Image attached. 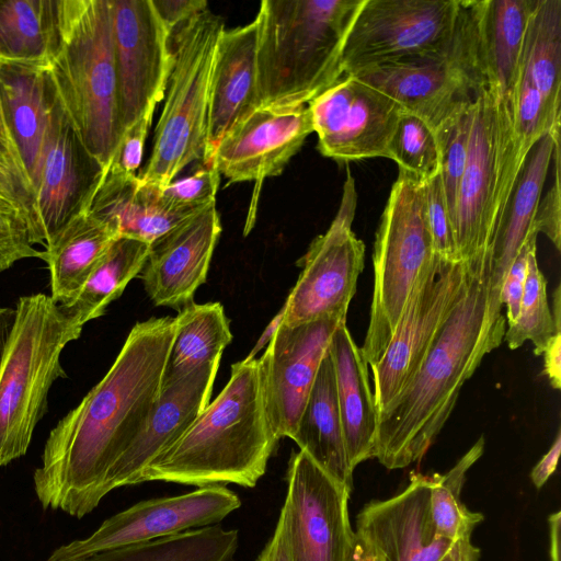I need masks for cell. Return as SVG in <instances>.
<instances>
[{
    "label": "cell",
    "mask_w": 561,
    "mask_h": 561,
    "mask_svg": "<svg viewBox=\"0 0 561 561\" xmlns=\"http://www.w3.org/2000/svg\"><path fill=\"white\" fill-rule=\"evenodd\" d=\"M365 0H264L257 22L260 105L308 104L342 75V53Z\"/></svg>",
    "instance_id": "4"
},
{
    "label": "cell",
    "mask_w": 561,
    "mask_h": 561,
    "mask_svg": "<svg viewBox=\"0 0 561 561\" xmlns=\"http://www.w3.org/2000/svg\"><path fill=\"white\" fill-rule=\"evenodd\" d=\"M350 75L387 94L434 129L481 87L466 0L460 3L455 35L443 49Z\"/></svg>",
    "instance_id": "10"
},
{
    "label": "cell",
    "mask_w": 561,
    "mask_h": 561,
    "mask_svg": "<svg viewBox=\"0 0 561 561\" xmlns=\"http://www.w3.org/2000/svg\"><path fill=\"white\" fill-rule=\"evenodd\" d=\"M461 0H365L346 37L343 73L426 56L454 37Z\"/></svg>",
    "instance_id": "11"
},
{
    "label": "cell",
    "mask_w": 561,
    "mask_h": 561,
    "mask_svg": "<svg viewBox=\"0 0 561 561\" xmlns=\"http://www.w3.org/2000/svg\"><path fill=\"white\" fill-rule=\"evenodd\" d=\"M561 451V434L558 431L554 442L530 472V479L537 489L542 488L554 472Z\"/></svg>",
    "instance_id": "49"
},
{
    "label": "cell",
    "mask_w": 561,
    "mask_h": 561,
    "mask_svg": "<svg viewBox=\"0 0 561 561\" xmlns=\"http://www.w3.org/2000/svg\"><path fill=\"white\" fill-rule=\"evenodd\" d=\"M175 329V317L136 323L105 376L50 431L33 476L44 510L80 519L100 504L108 472L157 405Z\"/></svg>",
    "instance_id": "1"
},
{
    "label": "cell",
    "mask_w": 561,
    "mask_h": 561,
    "mask_svg": "<svg viewBox=\"0 0 561 561\" xmlns=\"http://www.w3.org/2000/svg\"><path fill=\"white\" fill-rule=\"evenodd\" d=\"M218 367H203L161 387L144 431L108 472L102 499L114 489L141 483L144 470L175 443L208 405Z\"/></svg>",
    "instance_id": "23"
},
{
    "label": "cell",
    "mask_w": 561,
    "mask_h": 561,
    "mask_svg": "<svg viewBox=\"0 0 561 561\" xmlns=\"http://www.w3.org/2000/svg\"><path fill=\"white\" fill-rule=\"evenodd\" d=\"M257 22L226 30L218 37L209 87L206 154L214 151L227 131L261 106L257 90Z\"/></svg>",
    "instance_id": "24"
},
{
    "label": "cell",
    "mask_w": 561,
    "mask_h": 561,
    "mask_svg": "<svg viewBox=\"0 0 561 561\" xmlns=\"http://www.w3.org/2000/svg\"><path fill=\"white\" fill-rule=\"evenodd\" d=\"M553 183L541 195L535 217V228L545 233L557 250L561 245V191H560V139L554 144L553 153Z\"/></svg>",
    "instance_id": "44"
},
{
    "label": "cell",
    "mask_w": 561,
    "mask_h": 561,
    "mask_svg": "<svg viewBox=\"0 0 561 561\" xmlns=\"http://www.w3.org/2000/svg\"><path fill=\"white\" fill-rule=\"evenodd\" d=\"M558 139L560 130L548 133L533 147L496 231L491 251L490 282V304L496 310H502L501 288L514 257L528 236L537 231L535 217Z\"/></svg>",
    "instance_id": "29"
},
{
    "label": "cell",
    "mask_w": 561,
    "mask_h": 561,
    "mask_svg": "<svg viewBox=\"0 0 561 561\" xmlns=\"http://www.w3.org/2000/svg\"><path fill=\"white\" fill-rule=\"evenodd\" d=\"M238 542V530L208 525L103 551L84 561H232Z\"/></svg>",
    "instance_id": "35"
},
{
    "label": "cell",
    "mask_w": 561,
    "mask_h": 561,
    "mask_svg": "<svg viewBox=\"0 0 561 561\" xmlns=\"http://www.w3.org/2000/svg\"><path fill=\"white\" fill-rule=\"evenodd\" d=\"M355 526L354 531L382 561H439L454 543L438 535L431 510L430 476L417 472L399 494L364 505Z\"/></svg>",
    "instance_id": "22"
},
{
    "label": "cell",
    "mask_w": 561,
    "mask_h": 561,
    "mask_svg": "<svg viewBox=\"0 0 561 561\" xmlns=\"http://www.w3.org/2000/svg\"><path fill=\"white\" fill-rule=\"evenodd\" d=\"M240 505L225 485L141 501L105 519L89 537L61 545L47 561H84L103 551L215 525Z\"/></svg>",
    "instance_id": "16"
},
{
    "label": "cell",
    "mask_w": 561,
    "mask_h": 561,
    "mask_svg": "<svg viewBox=\"0 0 561 561\" xmlns=\"http://www.w3.org/2000/svg\"><path fill=\"white\" fill-rule=\"evenodd\" d=\"M329 352L334 366L345 449L348 462L355 469L375 454L378 411L369 385L368 364L346 322L334 331Z\"/></svg>",
    "instance_id": "28"
},
{
    "label": "cell",
    "mask_w": 561,
    "mask_h": 561,
    "mask_svg": "<svg viewBox=\"0 0 561 561\" xmlns=\"http://www.w3.org/2000/svg\"><path fill=\"white\" fill-rule=\"evenodd\" d=\"M286 478L287 495L278 519L289 561H348L355 536L348 514L352 489L304 450L291 454Z\"/></svg>",
    "instance_id": "14"
},
{
    "label": "cell",
    "mask_w": 561,
    "mask_h": 561,
    "mask_svg": "<svg viewBox=\"0 0 561 561\" xmlns=\"http://www.w3.org/2000/svg\"><path fill=\"white\" fill-rule=\"evenodd\" d=\"M311 133L308 104L262 105L227 131L211 162L229 183H262L283 172Z\"/></svg>",
    "instance_id": "20"
},
{
    "label": "cell",
    "mask_w": 561,
    "mask_h": 561,
    "mask_svg": "<svg viewBox=\"0 0 561 561\" xmlns=\"http://www.w3.org/2000/svg\"><path fill=\"white\" fill-rule=\"evenodd\" d=\"M480 556V549L471 543L470 537H460L439 561H478Z\"/></svg>",
    "instance_id": "52"
},
{
    "label": "cell",
    "mask_w": 561,
    "mask_h": 561,
    "mask_svg": "<svg viewBox=\"0 0 561 561\" xmlns=\"http://www.w3.org/2000/svg\"><path fill=\"white\" fill-rule=\"evenodd\" d=\"M473 119V98L460 103L434 128L439 149V175L453 219L457 194L468 159Z\"/></svg>",
    "instance_id": "39"
},
{
    "label": "cell",
    "mask_w": 561,
    "mask_h": 561,
    "mask_svg": "<svg viewBox=\"0 0 561 561\" xmlns=\"http://www.w3.org/2000/svg\"><path fill=\"white\" fill-rule=\"evenodd\" d=\"M176 329L161 387L170 386L203 367H219L232 341L230 321L220 302H192L179 311Z\"/></svg>",
    "instance_id": "32"
},
{
    "label": "cell",
    "mask_w": 561,
    "mask_h": 561,
    "mask_svg": "<svg viewBox=\"0 0 561 561\" xmlns=\"http://www.w3.org/2000/svg\"><path fill=\"white\" fill-rule=\"evenodd\" d=\"M111 5L123 136L164 98L173 55L170 33L151 0H111Z\"/></svg>",
    "instance_id": "15"
},
{
    "label": "cell",
    "mask_w": 561,
    "mask_h": 561,
    "mask_svg": "<svg viewBox=\"0 0 561 561\" xmlns=\"http://www.w3.org/2000/svg\"><path fill=\"white\" fill-rule=\"evenodd\" d=\"M256 561H289L284 527L279 519L273 536L259 554Z\"/></svg>",
    "instance_id": "51"
},
{
    "label": "cell",
    "mask_w": 561,
    "mask_h": 561,
    "mask_svg": "<svg viewBox=\"0 0 561 561\" xmlns=\"http://www.w3.org/2000/svg\"><path fill=\"white\" fill-rule=\"evenodd\" d=\"M348 561H382V559L369 542L355 533Z\"/></svg>",
    "instance_id": "53"
},
{
    "label": "cell",
    "mask_w": 561,
    "mask_h": 561,
    "mask_svg": "<svg viewBox=\"0 0 561 561\" xmlns=\"http://www.w3.org/2000/svg\"><path fill=\"white\" fill-rule=\"evenodd\" d=\"M0 156L12 157L22 163L20 156L18 153V150L12 141V138H11L8 127L5 125L1 107H0Z\"/></svg>",
    "instance_id": "57"
},
{
    "label": "cell",
    "mask_w": 561,
    "mask_h": 561,
    "mask_svg": "<svg viewBox=\"0 0 561 561\" xmlns=\"http://www.w3.org/2000/svg\"><path fill=\"white\" fill-rule=\"evenodd\" d=\"M58 0H0V58L47 62L57 41Z\"/></svg>",
    "instance_id": "36"
},
{
    "label": "cell",
    "mask_w": 561,
    "mask_h": 561,
    "mask_svg": "<svg viewBox=\"0 0 561 561\" xmlns=\"http://www.w3.org/2000/svg\"><path fill=\"white\" fill-rule=\"evenodd\" d=\"M356 204L355 181L347 170L333 221L297 262L301 273L284 304L282 323L294 325L325 316L346 319L365 256V245L352 230Z\"/></svg>",
    "instance_id": "12"
},
{
    "label": "cell",
    "mask_w": 561,
    "mask_h": 561,
    "mask_svg": "<svg viewBox=\"0 0 561 561\" xmlns=\"http://www.w3.org/2000/svg\"><path fill=\"white\" fill-rule=\"evenodd\" d=\"M483 450L484 437L481 436L446 473L430 476L433 520L438 535L451 541L471 537L474 527L484 518L481 513L468 510L460 497L466 474Z\"/></svg>",
    "instance_id": "38"
},
{
    "label": "cell",
    "mask_w": 561,
    "mask_h": 561,
    "mask_svg": "<svg viewBox=\"0 0 561 561\" xmlns=\"http://www.w3.org/2000/svg\"><path fill=\"white\" fill-rule=\"evenodd\" d=\"M48 61L56 94L87 149L106 168L122 138L111 0H58Z\"/></svg>",
    "instance_id": "5"
},
{
    "label": "cell",
    "mask_w": 561,
    "mask_h": 561,
    "mask_svg": "<svg viewBox=\"0 0 561 561\" xmlns=\"http://www.w3.org/2000/svg\"><path fill=\"white\" fill-rule=\"evenodd\" d=\"M278 440L264 407L259 358H244L231 365L215 400L144 470L141 482L252 488Z\"/></svg>",
    "instance_id": "3"
},
{
    "label": "cell",
    "mask_w": 561,
    "mask_h": 561,
    "mask_svg": "<svg viewBox=\"0 0 561 561\" xmlns=\"http://www.w3.org/2000/svg\"><path fill=\"white\" fill-rule=\"evenodd\" d=\"M346 319L282 323L259 358L264 407L278 439L291 438L332 335Z\"/></svg>",
    "instance_id": "18"
},
{
    "label": "cell",
    "mask_w": 561,
    "mask_h": 561,
    "mask_svg": "<svg viewBox=\"0 0 561 561\" xmlns=\"http://www.w3.org/2000/svg\"><path fill=\"white\" fill-rule=\"evenodd\" d=\"M291 439L325 472L353 490L337 405L335 373L328 350Z\"/></svg>",
    "instance_id": "30"
},
{
    "label": "cell",
    "mask_w": 561,
    "mask_h": 561,
    "mask_svg": "<svg viewBox=\"0 0 561 561\" xmlns=\"http://www.w3.org/2000/svg\"><path fill=\"white\" fill-rule=\"evenodd\" d=\"M170 35L207 10L204 0H151Z\"/></svg>",
    "instance_id": "48"
},
{
    "label": "cell",
    "mask_w": 561,
    "mask_h": 561,
    "mask_svg": "<svg viewBox=\"0 0 561 561\" xmlns=\"http://www.w3.org/2000/svg\"><path fill=\"white\" fill-rule=\"evenodd\" d=\"M518 80L533 85L542 95L552 118L560 121L561 0H534Z\"/></svg>",
    "instance_id": "33"
},
{
    "label": "cell",
    "mask_w": 561,
    "mask_h": 561,
    "mask_svg": "<svg viewBox=\"0 0 561 561\" xmlns=\"http://www.w3.org/2000/svg\"><path fill=\"white\" fill-rule=\"evenodd\" d=\"M550 561H560V511L549 516Z\"/></svg>",
    "instance_id": "56"
},
{
    "label": "cell",
    "mask_w": 561,
    "mask_h": 561,
    "mask_svg": "<svg viewBox=\"0 0 561 561\" xmlns=\"http://www.w3.org/2000/svg\"><path fill=\"white\" fill-rule=\"evenodd\" d=\"M434 256L423 182L399 170L376 232L374 288L363 356L371 365L387 348L421 273Z\"/></svg>",
    "instance_id": "9"
},
{
    "label": "cell",
    "mask_w": 561,
    "mask_h": 561,
    "mask_svg": "<svg viewBox=\"0 0 561 561\" xmlns=\"http://www.w3.org/2000/svg\"><path fill=\"white\" fill-rule=\"evenodd\" d=\"M117 238L114 229L89 211L77 215L58 231L42 259L48 265L53 300L69 302Z\"/></svg>",
    "instance_id": "31"
},
{
    "label": "cell",
    "mask_w": 561,
    "mask_h": 561,
    "mask_svg": "<svg viewBox=\"0 0 561 561\" xmlns=\"http://www.w3.org/2000/svg\"><path fill=\"white\" fill-rule=\"evenodd\" d=\"M523 167L515 148L511 99L495 89L480 87L473 94L468 159L454 215L461 261L492 251Z\"/></svg>",
    "instance_id": "8"
},
{
    "label": "cell",
    "mask_w": 561,
    "mask_h": 561,
    "mask_svg": "<svg viewBox=\"0 0 561 561\" xmlns=\"http://www.w3.org/2000/svg\"><path fill=\"white\" fill-rule=\"evenodd\" d=\"M320 153L337 162L388 158L402 107L387 94L343 73L308 103Z\"/></svg>",
    "instance_id": "17"
},
{
    "label": "cell",
    "mask_w": 561,
    "mask_h": 561,
    "mask_svg": "<svg viewBox=\"0 0 561 561\" xmlns=\"http://www.w3.org/2000/svg\"><path fill=\"white\" fill-rule=\"evenodd\" d=\"M220 233L215 203L149 244L138 277L154 306L180 311L194 302L195 291L207 279Z\"/></svg>",
    "instance_id": "21"
},
{
    "label": "cell",
    "mask_w": 561,
    "mask_h": 561,
    "mask_svg": "<svg viewBox=\"0 0 561 561\" xmlns=\"http://www.w3.org/2000/svg\"><path fill=\"white\" fill-rule=\"evenodd\" d=\"M554 307L550 311L547 298V280L537 261V247L528 254L527 275L517 319L508 324L504 339L511 350L530 341L535 355H542L549 340L560 331V287L554 291Z\"/></svg>",
    "instance_id": "37"
},
{
    "label": "cell",
    "mask_w": 561,
    "mask_h": 561,
    "mask_svg": "<svg viewBox=\"0 0 561 561\" xmlns=\"http://www.w3.org/2000/svg\"><path fill=\"white\" fill-rule=\"evenodd\" d=\"M467 262L436 254L415 283L393 335L370 365L378 413L408 385L456 305Z\"/></svg>",
    "instance_id": "13"
},
{
    "label": "cell",
    "mask_w": 561,
    "mask_h": 561,
    "mask_svg": "<svg viewBox=\"0 0 561 561\" xmlns=\"http://www.w3.org/2000/svg\"><path fill=\"white\" fill-rule=\"evenodd\" d=\"M15 320V309L0 306V363Z\"/></svg>",
    "instance_id": "55"
},
{
    "label": "cell",
    "mask_w": 561,
    "mask_h": 561,
    "mask_svg": "<svg viewBox=\"0 0 561 561\" xmlns=\"http://www.w3.org/2000/svg\"><path fill=\"white\" fill-rule=\"evenodd\" d=\"M159 190L140 183L137 175H123L106 168L87 211L107 224L119 237L150 244L201 211L169 206Z\"/></svg>",
    "instance_id": "27"
},
{
    "label": "cell",
    "mask_w": 561,
    "mask_h": 561,
    "mask_svg": "<svg viewBox=\"0 0 561 561\" xmlns=\"http://www.w3.org/2000/svg\"><path fill=\"white\" fill-rule=\"evenodd\" d=\"M466 262L460 296L417 371L378 413L374 458L387 469L424 457L463 383L503 341L506 319L490 305L491 252Z\"/></svg>",
    "instance_id": "2"
},
{
    "label": "cell",
    "mask_w": 561,
    "mask_h": 561,
    "mask_svg": "<svg viewBox=\"0 0 561 561\" xmlns=\"http://www.w3.org/2000/svg\"><path fill=\"white\" fill-rule=\"evenodd\" d=\"M534 0H471L469 12L481 87L512 101L518 80L523 42Z\"/></svg>",
    "instance_id": "26"
},
{
    "label": "cell",
    "mask_w": 561,
    "mask_h": 561,
    "mask_svg": "<svg viewBox=\"0 0 561 561\" xmlns=\"http://www.w3.org/2000/svg\"><path fill=\"white\" fill-rule=\"evenodd\" d=\"M148 251L149 243L117 238L77 295L69 302L59 305L61 310L81 327L103 316L107 306L139 275Z\"/></svg>",
    "instance_id": "34"
},
{
    "label": "cell",
    "mask_w": 561,
    "mask_h": 561,
    "mask_svg": "<svg viewBox=\"0 0 561 561\" xmlns=\"http://www.w3.org/2000/svg\"><path fill=\"white\" fill-rule=\"evenodd\" d=\"M0 214L21 220L32 243L43 245L34 187L23 164L9 156H0Z\"/></svg>",
    "instance_id": "41"
},
{
    "label": "cell",
    "mask_w": 561,
    "mask_h": 561,
    "mask_svg": "<svg viewBox=\"0 0 561 561\" xmlns=\"http://www.w3.org/2000/svg\"><path fill=\"white\" fill-rule=\"evenodd\" d=\"M43 259L32 243L26 226L19 219L0 214V273L23 259Z\"/></svg>",
    "instance_id": "45"
},
{
    "label": "cell",
    "mask_w": 561,
    "mask_h": 561,
    "mask_svg": "<svg viewBox=\"0 0 561 561\" xmlns=\"http://www.w3.org/2000/svg\"><path fill=\"white\" fill-rule=\"evenodd\" d=\"M220 174L211 163L202 164L192 175L171 182L159 190L161 198L171 207L202 210L216 203Z\"/></svg>",
    "instance_id": "42"
},
{
    "label": "cell",
    "mask_w": 561,
    "mask_h": 561,
    "mask_svg": "<svg viewBox=\"0 0 561 561\" xmlns=\"http://www.w3.org/2000/svg\"><path fill=\"white\" fill-rule=\"evenodd\" d=\"M55 100L47 62L0 58V107L33 187Z\"/></svg>",
    "instance_id": "25"
},
{
    "label": "cell",
    "mask_w": 561,
    "mask_h": 561,
    "mask_svg": "<svg viewBox=\"0 0 561 561\" xmlns=\"http://www.w3.org/2000/svg\"><path fill=\"white\" fill-rule=\"evenodd\" d=\"M82 328L48 295L19 298L0 363V467L26 454L51 385L67 377L61 352Z\"/></svg>",
    "instance_id": "6"
},
{
    "label": "cell",
    "mask_w": 561,
    "mask_h": 561,
    "mask_svg": "<svg viewBox=\"0 0 561 561\" xmlns=\"http://www.w3.org/2000/svg\"><path fill=\"white\" fill-rule=\"evenodd\" d=\"M423 187L434 254L450 261H461L457 251L453 219L439 173L423 181Z\"/></svg>",
    "instance_id": "43"
},
{
    "label": "cell",
    "mask_w": 561,
    "mask_h": 561,
    "mask_svg": "<svg viewBox=\"0 0 561 561\" xmlns=\"http://www.w3.org/2000/svg\"><path fill=\"white\" fill-rule=\"evenodd\" d=\"M537 231H533L514 257L501 288V301L506 306V322L513 323L520 310V304L527 275V262L530 250L537 247Z\"/></svg>",
    "instance_id": "47"
},
{
    "label": "cell",
    "mask_w": 561,
    "mask_h": 561,
    "mask_svg": "<svg viewBox=\"0 0 561 561\" xmlns=\"http://www.w3.org/2000/svg\"><path fill=\"white\" fill-rule=\"evenodd\" d=\"M224 28L222 19L207 9L170 35L173 64L151 153L137 174L140 183L163 188L190 163H203L210 79Z\"/></svg>",
    "instance_id": "7"
},
{
    "label": "cell",
    "mask_w": 561,
    "mask_h": 561,
    "mask_svg": "<svg viewBox=\"0 0 561 561\" xmlns=\"http://www.w3.org/2000/svg\"><path fill=\"white\" fill-rule=\"evenodd\" d=\"M285 313V305L282 307V309L278 311V313L271 320L268 325L265 328L261 336L259 337L257 342L255 343L252 351L249 353V355L245 357V359H253L254 355L262 350L265 345L270 343L273 335L277 331L278 327L282 324L283 318Z\"/></svg>",
    "instance_id": "54"
},
{
    "label": "cell",
    "mask_w": 561,
    "mask_h": 561,
    "mask_svg": "<svg viewBox=\"0 0 561 561\" xmlns=\"http://www.w3.org/2000/svg\"><path fill=\"white\" fill-rule=\"evenodd\" d=\"M105 169L82 142L56 94L34 184L44 247L72 218L88 210Z\"/></svg>",
    "instance_id": "19"
},
{
    "label": "cell",
    "mask_w": 561,
    "mask_h": 561,
    "mask_svg": "<svg viewBox=\"0 0 561 561\" xmlns=\"http://www.w3.org/2000/svg\"><path fill=\"white\" fill-rule=\"evenodd\" d=\"M545 357V374L552 388H561V332H556L542 352Z\"/></svg>",
    "instance_id": "50"
},
{
    "label": "cell",
    "mask_w": 561,
    "mask_h": 561,
    "mask_svg": "<svg viewBox=\"0 0 561 561\" xmlns=\"http://www.w3.org/2000/svg\"><path fill=\"white\" fill-rule=\"evenodd\" d=\"M153 113H147L123 134L107 169L123 175H137L136 170L141 163L144 146Z\"/></svg>",
    "instance_id": "46"
},
{
    "label": "cell",
    "mask_w": 561,
    "mask_h": 561,
    "mask_svg": "<svg viewBox=\"0 0 561 561\" xmlns=\"http://www.w3.org/2000/svg\"><path fill=\"white\" fill-rule=\"evenodd\" d=\"M389 159L420 181L439 173V149L434 129L419 116L402 111L389 144Z\"/></svg>",
    "instance_id": "40"
}]
</instances>
